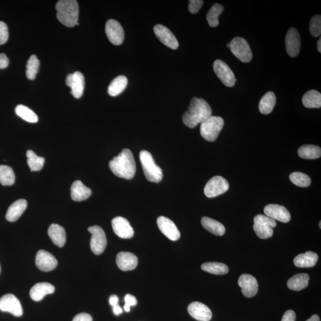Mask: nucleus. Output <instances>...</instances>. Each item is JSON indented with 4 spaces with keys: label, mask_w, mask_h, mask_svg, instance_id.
Wrapping results in <instances>:
<instances>
[{
    "label": "nucleus",
    "mask_w": 321,
    "mask_h": 321,
    "mask_svg": "<svg viewBox=\"0 0 321 321\" xmlns=\"http://www.w3.org/2000/svg\"><path fill=\"white\" fill-rule=\"evenodd\" d=\"M266 216L275 220L286 223L291 220V216L286 208L283 206L277 204L267 205L264 208Z\"/></svg>",
    "instance_id": "nucleus-20"
},
{
    "label": "nucleus",
    "mask_w": 321,
    "mask_h": 321,
    "mask_svg": "<svg viewBox=\"0 0 321 321\" xmlns=\"http://www.w3.org/2000/svg\"><path fill=\"white\" fill-rule=\"evenodd\" d=\"M157 225L159 229L167 238L172 241L178 240L181 237V232L172 220L164 216L157 219Z\"/></svg>",
    "instance_id": "nucleus-14"
},
{
    "label": "nucleus",
    "mask_w": 321,
    "mask_h": 321,
    "mask_svg": "<svg viewBox=\"0 0 321 321\" xmlns=\"http://www.w3.org/2000/svg\"><path fill=\"white\" fill-rule=\"evenodd\" d=\"M231 51L238 60L243 63H249L252 59V52L249 44L243 38H234L229 43Z\"/></svg>",
    "instance_id": "nucleus-7"
},
{
    "label": "nucleus",
    "mask_w": 321,
    "mask_h": 321,
    "mask_svg": "<svg viewBox=\"0 0 321 321\" xmlns=\"http://www.w3.org/2000/svg\"><path fill=\"white\" fill-rule=\"evenodd\" d=\"M17 116L21 117L22 119L29 123H35L38 122V117L36 113H34L31 109L26 107L25 105H17L15 109Z\"/></svg>",
    "instance_id": "nucleus-38"
},
{
    "label": "nucleus",
    "mask_w": 321,
    "mask_h": 321,
    "mask_svg": "<svg viewBox=\"0 0 321 321\" xmlns=\"http://www.w3.org/2000/svg\"><path fill=\"white\" fill-rule=\"evenodd\" d=\"M9 64V60L5 54H0V69L6 68Z\"/></svg>",
    "instance_id": "nucleus-47"
},
{
    "label": "nucleus",
    "mask_w": 321,
    "mask_h": 321,
    "mask_svg": "<svg viewBox=\"0 0 321 321\" xmlns=\"http://www.w3.org/2000/svg\"><path fill=\"white\" fill-rule=\"evenodd\" d=\"M139 157L146 179L156 183L161 182L163 177V171L156 164L151 153L143 150L140 152Z\"/></svg>",
    "instance_id": "nucleus-4"
},
{
    "label": "nucleus",
    "mask_w": 321,
    "mask_h": 321,
    "mask_svg": "<svg viewBox=\"0 0 321 321\" xmlns=\"http://www.w3.org/2000/svg\"><path fill=\"white\" fill-rule=\"evenodd\" d=\"M309 276L307 274H299L288 279L287 286L293 291H300L308 287Z\"/></svg>",
    "instance_id": "nucleus-29"
},
{
    "label": "nucleus",
    "mask_w": 321,
    "mask_h": 321,
    "mask_svg": "<svg viewBox=\"0 0 321 321\" xmlns=\"http://www.w3.org/2000/svg\"><path fill=\"white\" fill-rule=\"evenodd\" d=\"M321 222H320V229H321Z\"/></svg>",
    "instance_id": "nucleus-53"
},
{
    "label": "nucleus",
    "mask_w": 321,
    "mask_h": 321,
    "mask_svg": "<svg viewBox=\"0 0 321 321\" xmlns=\"http://www.w3.org/2000/svg\"><path fill=\"white\" fill-rule=\"evenodd\" d=\"M238 284L243 295L248 298L255 296L258 291V283L254 276L242 275L238 278Z\"/></svg>",
    "instance_id": "nucleus-19"
},
{
    "label": "nucleus",
    "mask_w": 321,
    "mask_h": 321,
    "mask_svg": "<svg viewBox=\"0 0 321 321\" xmlns=\"http://www.w3.org/2000/svg\"><path fill=\"white\" fill-rule=\"evenodd\" d=\"M66 84L71 88V93L76 98H80L83 95L85 88L84 76L80 72H76L67 76Z\"/></svg>",
    "instance_id": "nucleus-15"
},
{
    "label": "nucleus",
    "mask_w": 321,
    "mask_h": 321,
    "mask_svg": "<svg viewBox=\"0 0 321 321\" xmlns=\"http://www.w3.org/2000/svg\"><path fill=\"white\" fill-rule=\"evenodd\" d=\"M290 179L294 184L299 187H307L311 184V180L309 176L301 172L291 173Z\"/></svg>",
    "instance_id": "nucleus-40"
},
{
    "label": "nucleus",
    "mask_w": 321,
    "mask_h": 321,
    "mask_svg": "<svg viewBox=\"0 0 321 321\" xmlns=\"http://www.w3.org/2000/svg\"><path fill=\"white\" fill-rule=\"evenodd\" d=\"M0 311L8 312L17 317L23 315L21 303L12 294H5L0 298Z\"/></svg>",
    "instance_id": "nucleus-11"
},
{
    "label": "nucleus",
    "mask_w": 321,
    "mask_h": 321,
    "mask_svg": "<svg viewBox=\"0 0 321 321\" xmlns=\"http://www.w3.org/2000/svg\"><path fill=\"white\" fill-rule=\"evenodd\" d=\"M154 33L161 42L165 46L172 49H176L179 47V42L172 32L166 26L157 25L154 28Z\"/></svg>",
    "instance_id": "nucleus-13"
},
{
    "label": "nucleus",
    "mask_w": 321,
    "mask_h": 321,
    "mask_svg": "<svg viewBox=\"0 0 321 321\" xmlns=\"http://www.w3.org/2000/svg\"><path fill=\"white\" fill-rule=\"evenodd\" d=\"M125 305L124 306V310L127 312L131 311V306L137 305L138 301L136 297L131 294H127L125 297Z\"/></svg>",
    "instance_id": "nucleus-43"
},
{
    "label": "nucleus",
    "mask_w": 321,
    "mask_h": 321,
    "mask_svg": "<svg viewBox=\"0 0 321 321\" xmlns=\"http://www.w3.org/2000/svg\"><path fill=\"white\" fill-rule=\"evenodd\" d=\"M227 46H228V47H229V44H228V45H227Z\"/></svg>",
    "instance_id": "nucleus-52"
},
{
    "label": "nucleus",
    "mask_w": 321,
    "mask_h": 321,
    "mask_svg": "<svg viewBox=\"0 0 321 321\" xmlns=\"http://www.w3.org/2000/svg\"><path fill=\"white\" fill-rule=\"evenodd\" d=\"M296 314L293 310H288L285 312L281 321H295Z\"/></svg>",
    "instance_id": "nucleus-45"
},
{
    "label": "nucleus",
    "mask_w": 321,
    "mask_h": 321,
    "mask_svg": "<svg viewBox=\"0 0 321 321\" xmlns=\"http://www.w3.org/2000/svg\"><path fill=\"white\" fill-rule=\"evenodd\" d=\"M40 66V60L35 55H32L26 64V76L29 80H34L39 71Z\"/></svg>",
    "instance_id": "nucleus-39"
},
{
    "label": "nucleus",
    "mask_w": 321,
    "mask_h": 321,
    "mask_svg": "<svg viewBox=\"0 0 321 321\" xmlns=\"http://www.w3.org/2000/svg\"><path fill=\"white\" fill-rule=\"evenodd\" d=\"M201 269L215 275H225L229 272V268L226 264L216 262L202 264Z\"/></svg>",
    "instance_id": "nucleus-34"
},
{
    "label": "nucleus",
    "mask_w": 321,
    "mask_h": 321,
    "mask_svg": "<svg viewBox=\"0 0 321 321\" xmlns=\"http://www.w3.org/2000/svg\"><path fill=\"white\" fill-rule=\"evenodd\" d=\"M276 226L275 220L264 215L259 214L255 217L253 229L256 234L262 239L272 237L274 234L273 229Z\"/></svg>",
    "instance_id": "nucleus-6"
},
{
    "label": "nucleus",
    "mask_w": 321,
    "mask_h": 321,
    "mask_svg": "<svg viewBox=\"0 0 321 321\" xmlns=\"http://www.w3.org/2000/svg\"><path fill=\"white\" fill-rule=\"evenodd\" d=\"M35 264L41 271L44 272H51L57 266V260L51 253L44 250H40L38 252Z\"/></svg>",
    "instance_id": "nucleus-16"
},
{
    "label": "nucleus",
    "mask_w": 321,
    "mask_h": 321,
    "mask_svg": "<svg viewBox=\"0 0 321 321\" xmlns=\"http://www.w3.org/2000/svg\"><path fill=\"white\" fill-rule=\"evenodd\" d=\"M116 264L118 267L123 272L134 270L138 266V259L134 253L120 252L117 255Z\"/></svg>",
    "instance_id": "nucleus-22"
},
{
    "label": "nucleus",
    "mask_w": 321,
    "mask_h": 321,
    "mask_svg": "<svg viewBox=\"0 0 321 321\" xmlns=\"http://www.w3.org/2000/svg\"><path fill=\"white\" fill-rule=\"evenodd\" d=\"M309 31L312 36L318 37L321 34V16L316 15L312 17L309 23Z\"/></svg>",
    "instance_id": "nucleus-41"
},
{
    "label": "nucleus",
    "mask_w": 321,
    "mask_h": 321,
    "mask_svg": "<svg viewBox=\"0 0 321 321\" xmlns=\"http://www.w3.org/2000/svg\"><path fill=\"white\" fill-rule=\"evenodd\" d=\"M317 48L318 51H319L321 53V38H320V40H318L317 43Z\"/></svg>",
    "instance_id": "nucleus-51"
},
{
    "label": "nucleus",
    "mask_w": 321,
    "mask_h": 321,
    "mask_svg": "<svg viewBox=\"0 0 321 321\" xmlns=\"http://www.w3.org/2000/svg\"><path fill=\"white\" fill-rule=\"evenodd\" d=\"M306 321H320V318L317 315H314Z\"/></svg>",
    "instance_id": "nucleus-50"
},
{
    "label": "nucleus",
    "mask_w": 321,
    "mask_h": 321,
    "mask_svg": "<svg viewBox=\"0 0 321 321\" xmlns=\"http://www.w3.org/2000/svg\"><path fill=\"white\" fill-rule=\"evenodd\" d=\"M28 158V164L32 172H38L43 169L45 159L39 157L32 150H28L26 152Z\"/></svg>",
    "instance_id": "nucleus-35"
},
{
    "label": "nucleus",
    "mask_w": 321,
    "mask_h": 321,
    "mask_svg": "<svg viewBox=\"0 0 321 321\" xmlns=\"http://www.w3.org/2000/svg\"><path fill=\"white\" fill-rule=\"evenodd\" d=\"M109 303H110V305L112 306H116L118 305V303H119V297H118L116 295H111L110 297V298H109Z\"/></svg>",
    "instance_id": "nucleus-48"
},
{
    "label": "nucleus",
    "mask_w": 321,
    "mask_h": 321,
    "mask_svg": "<svg viewBox=\"0 0 321 321\" xmlns=\"http://www.w3.org/2000/svg\"><path fill=\"white\" fill-rule=\"evenodd\" d=\"M285 43L287 52L290 57H297L300 52V37L296 29L292 28L288 31Z\"/></svg>",
    "instance_id": "nucleus-18"
},
{
    "label": "nucleus",
    "mask_w": 321,
    "mask_h": 321,
    "mask_svg": "<svg viewBox=\"0 0 321 321\" xmlns=\"http://www.w3.org/2000/svg\"><path fill=\"white\" fill-rule=\"evenodd\" d=\"M58 21L67 27H74L78 23L79 8L76 0H60L55 5Z\"/></svg>",
    "instance_id": "nucleus-3"
},
{
    "label": "nucleus",
    "mask_w": 321,
    "mask_h": 321,
    "mask_svg": "<svg viewBox=\"0 0 321 321\" xmlns=\"http://www.w3.org/2000/svg\"><path fill=\"white\" fill-rule=\"evenodd\" d=\"M224 11V7L219 4H215L209 10L207 20L209 25L212 28L217 27L219 25V17Z\"/></svg>",
    "instance_id": "nucleus-36"
},
{
    "label": "nucleus",
    "mask_w": 321,
    "mask_h": 321,
    "mask_svg": "<svg viewBox=\"0 0 321 321\" xmlns=\"http://www.w3.org/2000/svg\"><path fill=\"white\" fill-rule=\"evenodd\" d=\"M318 260V256L316 253L308 251L296 256L294 264L299 268H310L314 267Z\"/></svg>",
    "instance_id": "nucleus-27"
},
{
    "label": "nucleus",
    "mask_w": 321,
    "mask_h": 321,
    "mask_svg": "<svg viewBox=\"0 0 321 321\" xmlns=\"http://www.w3.org/2000/svg\"><path fill=\"white\" fill-rule=\"evenodd\" d=\"M229 188V182L226 179L222 176H215L206 184L204 193L209 198H215L226 193Z\"/></svg>",
    "instance_id": "nucleus-9"
},
{
    "label": "nucleus",
    "mask_w": 321,
    "mask_h": 321,
    "mask_svg": "<svg viewBox=\"0 0 321 321\" xmlns=\"http://www.w3.org/2000/svg\"><path fill=\"white\" fill-rule=\"evenodd\" d=\"M15 179V174L10 167L4 165L0 166V183L2 185H13Z\"/></svg>",
    "instance_id": "nucleus-37"
},
{
    "label": "nucleus",
    "mask_w": 321,
    "mask_h": 321,
    "mask_svg": "<svg viewBox=\"0 0 321 321\" xmlns=\"http://www.w3.org/2000/svg\"><path fill=\"white\" fill-rule=\"evenodd\" d=\"M71 198L73 201L81 202L89 198L92 190L89 187L85 186L80 181H76L73 182L71 188Z\"/></svg>",
    "instance_id": "nucleus-24"
},
{
    "label": "nucleus",
    "mask_w": 321,
    "mask_h": 321,
    "mask_svg": "<svg viewBox=\"0 0 321 321\" xmlns=\"http://www.w3.org/2000/svg\"><path fill=\"white\" fill-rule=\"evenodd\" d=\"M113 311L115 315H119L123 313V309L119 305L114 306L113 307Z\"/></svg>",
    "instance_id": "nucleus-49"
},
{
    "label": "nucleus",
    "mask_w": 321,
    "mask_h": 321,
    "mask_svg": "<svg viewBox=\"0 0 321 321\" xmlns=\"http://www.w3.org/2000/svg\"><path fill=\"white\" fill-rule=\"evenodd\" d=\"M112 228L118 236L122 238H131L134 237V229L129 221L122 217H115L112 220Z\"/></svg>",
    "instance_id": "nucleus-17"
},
{
    "label": "nucleus",
    "mask_w": 321,
    "mask_h": 321,
    "mask_svg": "<svg viewBox=\"0 0 321 321\" xmlns=\"http://www.w3.org/2000/svg\"><path fill=\"white\" fill-rule=\"evenodd\" d=\"M109 167L115 175L128 180L134 178L137 167L133 154L130 149H124L120 154L109 163Z\"/></svg>",
    "instance_id": "nucleus-2"
},
{
    "label": "nucleus",
    "mask_w": 321,
    "mask_h": 321,
    "mask_svg": "<svg viewBox=\"0 0 321 321\" xmlns=\"http://www.w3.org/2000/svg\"><path fill=\"white\" fill-rule=\"evenodd\" d=\"M204 1L202 0H190L188 4V10L191 14H196L201 10Z\"/></svg>",
    "instance_id": "nucleus-44"
},
{
    "label": "nucleus",
    "mask_w": 321,
    "mask_h": 321,
    "mask_svg": "<svg viewBox=\"0 0 321 321\" xmlns=\"http://www.w3.org/2000/svg\"><path fill=\"white\" fill-rule=\"evenodd\" d=\"M225 121L219 116H211L201 124L200 132L203 138L208 142H214L222 131Z\"/></svg>",
    "instance_id": "nucleus-5"
},
{
    "label": "nucleus",
    "mask_w": 321,
    "mask_h": 321,
    "mask_svg": "<svg viewBox=\"0 0 321 321\" xmlns=\"http://www.w3.org/2000/svg\"><path fill=\"white\" fill-rule=\"evenodd\" d=\"M28 203L25 199H21L13 203L8 208L6 219L10 222H16L19 219L27 208Z\"/></svg>",
    "instance_id": "nucleus-25"
},
{
    "label": "nucleus",
    "mask_w": 321,
    "mask_h": 321,
    "mask_svg": "<svg viewBox=\"0 0 321 321\" xmlns=\"http://www.w3.org/2000/svg\"><path fill=\"white\" fill-rule=\"evenodd\" d=\"M88 231L92 234L90 243L91 250L94 254H101L107 244V237L104 229L101 227L94 226L88 228Z\"/></svg>",
    "instance_id": "nucleus-8"
},
{
    "label": "nucleus",
    "mask_w": 321,
    "mask_h": 321,
    "mask_svg": "<svg viewBox=\"0 0 321 321\" xmlns=\"http://www.w3.org/2000/svg\"><path fill=\"white\" fill-rule=\"evenodd\" d=\"M187 310L191 317L199 321H210L213 317L210 309L201 302L191 303Z\"/></svg>",
    "instance_id": "nucleus-21"
},
{
    "label": "nucleus",
    "mask_w": 321,
    "mask_h": 321,
    "mask_svg": "<svg viewBox=\"0 0 321 321\" xmlns=\"http://www.w3.org/2000/svg\"><path fill=\"white\" fill-rule=\"evenodd\" d=\"M54 287L48 282H39L32 287L30 296L34 301L40 302L44 297L54 293Z\"/></svg>",
    "instance_id": "nucleus-23"
},
{
    "label": "nucleus",
    "mask_w": 321,
    "mask_h": 321,
    "mask_svg": "<svg viewBox=\"0 0 321 321\" xmlns=\"http://www.w3.org/2000/svg\"><path fill=\"white\" fill-rule=\"evenodd\" d=\"M48 233L52 242L56 246L62 247L65 244L66 233L63 227L56 224H52L48 228Z\"/></svg>",
    "instance_id": "nucleus-26"
},
{
    "label": "nucleus",
    "mask_w": 321,
    "mask_h": 321,
    "mask_svg": "<svg viewBox=\"0 0 321 321\" xmlns=\"http://www.w3.org/2000/svg\"><path fill=\"white\" fill-rule=\"evenodd\" d=\"M276 96L275 93L268 92L263 96L259 104V110L261 114H269L273 110L276 104Z\"/></svg>",
    "instance_id": "nucleus-30"
},
{
    "label": "nucleus",
    "mask_w": 321,
    "mask_h": 321,
    "mask_svg": "<svg viewBox=\"0 0 321 321\" xmlns=\"http://www.w3.org/2000/svg\"><path fill=\"white\" fill-rule=\"evenodd\" d=\"M298 154L300 157L306 160H315L321 157V149L316 145H303L299 148Z\"/></svg>",
    "instance_id": "nucleus-33"
},
{
    "label": "nucleus",
    "mask_w": 321,
    "mask_h": 321,
    "mask_svg": "<svg viewBox=\"0 0 321 321\" xmlns=\"http://www.w3.org/2000/svg\"><path fill=\"white\" fill-rule=\"evenodd\" d=\"M128 80L125 76H119L115 78L108 88V93L111 96L120 95L128 86Z\"/></svg>",
    "instance_id": "nucleus-32"
},
{
    "label": "nucleus",
    "mask_w": 321,
    "mask_h": 321,
    "mask_svg": "<svg viewBox=\"0 0 321 321\" xmlns=\"http://www.w3.org/2000/svg\"><path fill=\"white\" fill-rule=\"evenodd\" d=\"M8 39V27L3 22L0 21V46L6 43Z\"/></svg>",
    "instance_id": "nucleus-42"
},
{
    "label": "nucleus",
    "mask_w": 321,
    "mask_h": 321,
    "mask_svg": "<svg viewBox=\"0 0 321 321\" xmlns=\"http://www.w3.org/2000/svg\"><path fill=\"white\" fill-rule=\"evenodd\" d=\"M72 321H92V318L90 314L81 313L76 315Z\"/></svg>",
    "instance_id": "nucleus-46"
},
{
    "label": "nucleus",
    "mask_w": 321,
    "mask_h": 321,
    "mask_svg": "<svg viewBox=\"0 0 321 321\" xmlns=\"http://www.w3.org/2000/svg\"><path fill=\"white\" fill-rule=\"evenodd\" d=\"M201 224L204 228L209 232L216 235L222 236L225 234L226 229L222 223L211 218L202 217Z\"/></svg>",
    "instance_id": "nucleus-28"
},
{
    "label": "nucleus",
    "mask_w": 321,
    "mask_h": 321,
    "mask_svg": "<svg viewBox=\"0 0 321 321\" xmlns=\"http://www.w3.org/2000/svg\"><path fill=\"white\" fill-rule=\"evenodd\" d=\"M214 71L217 77L220 79L222 83L228 87L234 86L236 79L234 73L225 62L221 60L214 61L213 64Z\"/></svg>",
    "instance_id": "nucleus-10"
},
{
    "label": "nucleus",
    "mask_w": 321,
    "mask_h": 321,
    "mask_svg": "<svg viewBox=\"0 0 321 321\" xmlns=\"http://www.w3.org/2000/svg\"><path fill=\"white\" fill-rule=\"evenodd\" d=\"M302 102L306 108H320L321 107V94L316 90L309 91L303 95Z\"/></svg>",
    "instance_id": "nucleus-31"
},
{
    "label": "nucleus",
    "mask_w": 321,
    "mask_h": 321,
    "mask_svg": "<svg viewBox=\"0 0 321 321\" xmlns=\"http://www.w3.org/2000/svg\"><path fill=\"white\" fill-rule=\"evenodd\" d=\"M212 109L202 98L195 97L191 100L188 110L183 116V122L188 128L193 129L212 116Z\"/></svg>",
    "instance_id": "nucleus-1"
},
{
    "label": "nucleus",
    "mask_w": 321,
    "mask_h": 321,
    "mask_svg": "<svg viewBox=\"0 0 321 321\" xmlns=\"http://www.w3.org/2000/svg\"><path fill=\"white\" fill-rule=\"evenodd\" d=\"M105 33L109 41L115 46L121 45L125 40V31L116 20L110 19L106 23Z\"/></svg>",
    "instance_id": "nucleus-12"
}]
</instances>
